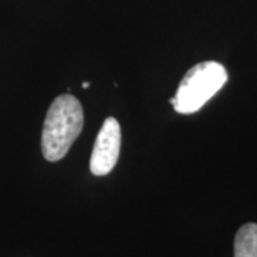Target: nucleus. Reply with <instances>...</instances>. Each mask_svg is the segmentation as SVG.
<instances>
[{
	"mask_svg": "<svg viewBox=\"0 0 257 257\" xmlns=\"http://www.w3.org/2000/svg\"><path fill=\"white\" fill-rule=\"evenodd\" d=\"M83 128V109L72 94H60L50 104L42 132V153L47 162L62 160Z\"/></svg>",
	"mask_w": 257,
	"mask_h": 257,
	"instance_id": "1",
	"label": "nucleus"
},
{
	"mask_svg": "<svg viewBox=\"0 0 257 257\" xmlns=\"http://www.w3.org/2000/svg\"><path fill=\"white\" fill-rule=\"evenodd\" d=\"M227 79L229 74L223 64L217 62L196 64L184 74L170 104L180 114L196 113L220 92L221 87L227 83Z\"/></svg>",
	"mask_w": 257,
	"mask_h": 257,
	"instance_id": "2",
	"label": "nucleus"
},
{
	"mask_svg": "<svg viewBox=\"0 0 257 257\" xmlns=\"http://www.w3.org/2000/svg\"><path fill=\"white\" fill-rule=\"evenodd\" d=\"M120 145H121V130L114 117H107L99 130L94 142L92 157H90V172L94 176H106L114 169L119 160Z\"/></svg>",
	"mask_w": 257,
	"mask_h": 257,
	"instance_id": "3",
	"label": "nucleus"
},
{
	"mask_svg": "<svg viewBox=\"0 0 257 257\" xmlns=\"http://www.w3.org/2000/svg\"><path fill=\"white\" fill-rule=\"evenodd\" d=\"M234 257H257V224L241 226L234 237Z\"/></svg>",
	"mask_w": 257,
	"mask_h": 257,
	"instance_id": "4",
	"label": "nucleus"
},
{
	"mask_svg": "<svg viewBox=\"0 0 257 257\" xmlns=\"http://www.w3.org/2000/svg\"><path fill=\"white\" fill-rule=\"evenodd\" d=\"M87 87H89V82L83 83V89H87Z\"/></svg>",
	"mask_w": 257,
	"mask_h": 257,
	"instance_id": "5",
	"label": "nucleus"
}]
</instances>
